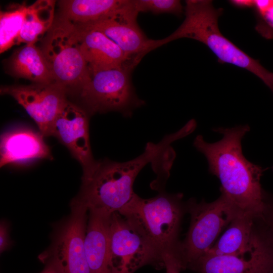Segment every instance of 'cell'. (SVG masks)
I'll return each instance as SVG.
<instances>
[{
    "label": "cell",
    "instance_id": "30bf717a",
    "mask_svg": "<svg viewBox=\"0 0 273 273\" xmlns=\"http://www.w3.org/2000/svg\"><path fill=\"white\" fill-rule=\"evenodd\" d=\"M0 91L12 97L25 110L44 136H51L55 119L68 101L66 88L56 83L5 86Z\"/></svg>",
    "mask_w": 273,
    "mask_h": 273
},
{
    "label": "cell",
    "instance_id": "4fadbf2b",
    "mask_svg": "<svg viewBox=\"0 0 273 273\" xmlns=\"http://www.w3.org/2000/svg\"><path fill=\"white\" fill-rule=\"evenodd\" d=\"M257 230L255 243L247 253L240 256L203 255L188 268L197 273H273V246Z\"/></svg>",
    "mask_w": 273,
    "mask_h": 273
},
{
    "label": "cell",
    "instance_id": "83f0119b",
    "mask_svg": "<svg viewBox=\"0 0 273 273\" xmlns=\"http://www.w3.org/2000/svg\"><path fill=\"white\" fill-rule=\"evenodd\" d=\"M230 3L233 6L241 9L253 8L254 6V1L252 0H233Z\"/></svg>",
    "mask_w": 273,
    "mask_h": 273
},
{
    "label": "cell",
    "instance_id": "ac0fdd59",
    "mask_svg": "<svg viewBox=\"0 0 273 273\" xmlns=\"http://www.w3.org/2000/svg\"><path fill=\"white\" fill-rule=\"evenodd\" d=\"M8 69L15 77L34 83H55L53 74L40 48L25 44L13 53L8 62Z\"/></svg>",
    "mask_w": 273,
    "mask_h": 273
},
{
    "label": "cell",
    "instance_id": "603a6c76",
    "mask_svg": "<svg viewBox=\"0 0 273 273\" xmlns=\"http://www.w3.org/2000/svg\"><path fill=\"white\" fill-rule=\"evenodd\" d=\"M134 7L140 12H151L154 14L169 13L177 16L183 13L178 0H133Z\"/></svg>",
    "mask_w": 273,
    "mask_h": 273
},
{
    "label": "cell",
    "instance_id": "cb8c5ba5",
    "mask_svg": "<svg viewBox=\"0 0 273 273\" xmlns=\"http://www.w3.org/2000/svg\"><path fill=\"white\" fill-rule=\"evenodd\" d=\"M259 231L273 246V194L266 192L261 214L255 219Z\"/></svg>",
    "mask_w": 273,
    "mask_h": 273
},
{
    "label": "cell",
    "instance_id": "f1b7e54d",
    "mask_svg": "<svg viewBox=\"0 0 273 273\" xmlns=\"http://www.w3.org/2000/svg\"><path fill=\"white\" fill-rule=\"evenodd\" d=\"M271 168H272V171H273V166H272Z\"/></svg>",
    "mask_w": 273,
    "mask_h": 273
},
{
    "label": "cell",
    "instance_id": "5bb4252c",
    "mask_svg": "<svg viewBox=\"0 0 273 273\" xmlns=\"http://www.w3.org/2000/svg\"><path fill=\"white\" fill-rule=\"evenodd\" d=\"M39 131L24 126L13 128L1 136L0 166L24 165L39 159L52 160L50 147Z\"/></svg>",
    "mask_w": 273,
    "mask_h": 273
},
{
    "label": "cell",
    "instance_id": "d6986e66",
    "mask_svg": "<svg viewBox=\"0 0 273 273\" xmlns=\"http://www.w3.org/2000/svg\"><path fill=\"white\" fill-rule=\"evenodd\" d=\"M130 0H61L59 16L74 24H85L109 17Z\"/></svg>",
    "mask_w": 273,
    "mask_h": 273
},
{
    "label": "cell",
    "instance_id": "6da1fadb",
    "mask_svg": "<svg viewBox=\"0 0 273 273\" xmlns=\"http://www.w3.org/2000/svg\"><path fill=\"white\" fill-rule=\"evenodd\" d=\"M250 129L247 124L214 128L222 135L221 140L209 143L198 135L193 145L206 157L210 173L219 179L221 194L240 215L255 219L263 207L266 191L260 179L265 169L249 161L243 155L242 140Z\"/></svg>",
    "mask_w": 273,
    "mask_h": 273
},
{
    "label": "cell",
    "instance_id": "3957f363",
    "mask_svg": "<svg viewBox=\"0 0 273 273\" xmlns=\"http://www.w3.org/2000/svg\"><path fill=\"white\" fill-rule=\"evenodd\" d=\"M185 19L168 36L155 40L154 49L181 38L197 40L207 46L220 63L233 64L256 75L273 93V72L266 69L259 60L241 50L220 32L218 20L222 8L216 9L209 0L186 1Z\"/></svg>",
    "mask_w": 273,
    "mask_h": 273
},
{
    "label": "cell",
    "instance_id": "9a60e30c",
    "mask_svg": "<svg viewBox=\"0 0 273 273\" xmlns=\"http://www.w3.org/2000/svg\"><path fill=\"white\" fill-rule=\"evenodd\" d=\"M74 25L77 29L80 49L91 75L99 71L122 67L131 62L139 63L126 56L117 44L101 31Z\"/></svg>",
    "mask_w": 273,
    "mask_h": 273
},
{
    "label": "cell",
    "instance_id": "d4e9b609",
    "mask_svg": "<svg viewBox=\"0 0 273 273\" xmlns=\"http://www.w3.org/2000/svg\"><path fill=\"white\" fill-rule=\"evenodd\" d=\"M39 259L45 264V267L40 273H65L60 261L53 256L41 254Z\"/></svg>",
    "mask_w": 273,
    "mask_h": 273
},
{
    "label": "cell",
    "instance_id": "7a4b0ae2",
    "mask_svg": "<svg viewBox=\"0 0 273 273\" xmlns=\"http://www.w3.org/2000/svg\"><path fill=\"white\" fill-rule=\"evenodd\" d=\"M180 138L176 132L157 144L148 143L142 154L126 162L108 159L96 161L90 174L82 179L80 192L75 198L88 209L110 215L118 212L135 195L133 183L143 168L151 163L155 173L166 169L174 154L171 144Z\"/></svg>",
    "mask_w": 273,
    "mask_h": 273
},
{
    "label": "cell",
    "instance_id": "52a82bcc",
    "mask_svg": "<svg viewBox=\"0 0 273 273\" xmlns=\"http://www.w3.org/2000/svg\"><path fill=\"white\" fill-rule=\"evenodd\" d=\"M138 63L97 72L79 92L89 115L97 113L117 111L123 116H131L133 110L144 105L136 96L131 81V73Z\"/></svg>",
    "mask_w": 273,
    "mask_h": 273
},
{
    "label": "cell",
    "instance_id": "e0dca14e",
    "mask_svg": "<svg viewBox=\"0 0 273 273\" xmlns=\"http://www.w3.org/2000/svg\"><path fill=\"white\" fill-rule=\"evenodd\" d=\"M258 234L254 218L239 215L204 255H244L252 249Z\"/></svg>",
    "mask_w": 273,
    "mask_h": 273
},
{
    "label": "cell",
    "instance_id": "44dd1931",
    "mask_svg": "<svg viewBox=\"0 0 273 273\" xmlns=\"http://www.w3.org/2000/svg\"><path fill=\"white\" fill-rule=\"evenodd\" d=\"M27 6H13L0 12V52L4 53L16 44L22 29Z\"/></svg>",
    "mask_w": 273,
    "mask_h": 273
},
{
    "label": "cell",
    "instance_id": "277c9868",
    "mask_svg": "<svg viewBox=\"0 0 273 273\" xmlns=\"http://www.w3.org/2000/svg\"><path fill=\"white\" fill-rule=\"evenodd\" d=\"M158 193L149 199L135 194L118 212L130 220L162 255H176L186 202L181 193Z\"/></svg>",
    "mask_w": 273,
    "mask_h": 273
},
{
    "label": "cell",
    "instance_id": "ffe728a7",
    "mask_svg": "<svg viewBox=\"0 0 273 273\" xmlns=\"http://www.w3.org/2000/svg\"><path fill=\"white\" fill-rule=\"evenodd\" d=\"M56 1L37 0L27 6L24 21L16 45L35 44L54 22Z\"/></svg>",
    "mask_w": 273,
    "mask_h": 273
},
{
    "label": "cell",
    "instance_id": "4316f807",
    "mask_svg": "<svg viewBox=\"0 0 273 273\" xmlns=\"http://www.w3.org/2000/svg\"><path fill=\"white\" fill-rule=\"evenodd\" d=\"M9 225L6 221L3 220L0 224V252H3L9 249L12 242L9 236Z\"/></svg>",
    "mask_w": 273,
    "mask_h": 273
},
{
    "label": "cell",
    "instance_id": "484cf974",
    "mask_svg": "<svg viewBox=\"0 0 273 273\" xmlns=\"http://www.w3.org/2000/svg\"><path fill=\"white\" fill-rule=\"evenodd\" d=\"M166 273H180L184 270L179 258L174 253H166L163 255Z\"/></svg>",
    "mask_w": 273,
    "mask_h": 273
},
{
    "label": "cell",
    "instance_id": "2e32d148",
    "mask_svg": "<svg viewBox=\"0 0 273 273\" xmlns=\"http://www.w3.org/2000/svg\"><path fill=\"white\" fill-rule=\"evenodd\" d=\"M111 215L88 209L84 249L91 273H111L109 254Z\"/></svg>",
    "mask_w": 273,
    "mask_h": 273
},
{
    "label": "cell",
    "instance_id": "7c38bea8",
    "mask_svg": "<svg viewBox=\"0 0 273 273\" xmlns=\"http://www.w3.org/2000/svg\"><path fill=\"white\" fill-rule=\"evenodd\" d=\"M133 0L103 20L79 25L97 29L113 41L129 58L138 62L152 51L154 40L148 38L139 27ZM77 25V24H75Z\"/></svg>",
    "mask_w": 273,
    "mask_h": 273
},
{
    "label": "cell",
    "instance_id": "9c48e42d",
    "mask_svg": "<svg viewBox=\"0 0 273 273\" xmlns=\"http://www.w3.org/2000/svg\"><path fill=\"white\" fill-rule=\"evenodd\" d=\"M71 213L55 227L51 246L42 254L56 257L65 273H91L84 249L88 209L75 198Z\"/></svg>",
    "mask_w": 273,
    "mask_h": 273
},
{
    "label": "cell",
    "instance_id": "8992f818",
    "mask_svg": "<svg viewBox=\"0 0 273 273\" xmlns=\"http://www.w3.org/2000/svg\"><path fill=\"white\" fill-rule=\"evenodd\" d=\"M190 224L185 238L180 241L176 255L184 270L204 255L217 240L222 231L240 215L230 201L221 194L215 201L186 202Z\"/></svg>",
    "mask_w": 273,
    "mask_h": 273
},
{
    "label": "cell",
    "instance_id": "5b68a950",
    "mask_svg": "<svg viewBox=\"0 0 273 273\" xmlns=\"http://www.w3.org/2000/svg\"><path fill=\"white\" fill-rule=\"evenodd\" d=\"M55 82L80 91L92 75L80 49L76 26L60 16L42 39L40 47Z\"/></svg>",
    "mask_w": 273,
    "mask_h": 273
},
{
    "label": "cell",
    "instance_id": "7402d4cb",
    "mask_svg": "<svg viewBox=\"0 0 273 273\" xmlns=\"http://www.w3.org/2000/svg\"><path fill=\"white\" fill-rule=\"evenodd\" d=\"M253 9L257 18L256 30L266 38H273V0L254 1Z\"/></svg>",
    "mask_w": 273,
    "mask_h": 273
},
{
    "label": "cell",
    "instance_id": "ba28073f",
    "mask_svg": "<svg viewBox=\"0 0 273 273\" xmlns=\"http://www.w3.org/2000/svg\"><path fill=\"white\" fill-rule=\"evenodd\" d=\"M111 273H134L146 265L164 267L162 254L128 218L112 213L109 222Z\"/></svg>",
    "mask_w": 273,
    "mask_h": 273
},
{
    "label": "cell",
    "instance_id": "8fae6325",
    "mask_svg": "<svg viewBox=\"0 0 273 273\" xmlns=\"http://www.w3.org/2000/svg\"><path fill=\"white\" fill-rule=\"evenodd\" d=\"M89 116L83 108L68 101L55 119L51 134L81 164L82 178L89 175L96 162L89 141Z\"/></svg>",
    "mask_w": 273,
    "mask_h": 273
}]
</instances>
